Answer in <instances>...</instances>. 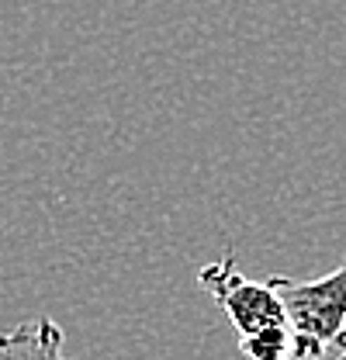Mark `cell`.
Instances as JSON below:
<instances>
[{"instance_id":"1","label":"cell","mask_w":346,"mask_h":360,"mask_svg":"<svg viewBox=\"0 0 346 360\" xmlns=\"http://www.w3.org/2000/svg\"><path fill=\"white\" fill-rule=\"evenodd\" d=\"M198 284L229 315L239 347L250 360H291V322L270 281H250L236 267V253L225 250L218 264L198 270Z\"/></svg>"},{"instance_id":"2","label":"cell","mask_w":346,"mask_h":360,"mask_svg":"<svg viewBox=\"0 0 346 360\" xmlns=\"http://www.w3.org/2000/svg\"><path fill=\"white\" fill-rule=\"evenodd\" d=\"M291 322V360H322L346 322V260L319 281L267 277Z\"/></svg>"},{"instance_id":"3","label":"cell","mask_w":346,"mask_h":360,"mask_svg":"<svg viewBox=\"0 0 346 360\" xmlns=\"http://www.w3.org/2000/svg\"><path fill=\"white\" fill-rule=\"evenodd\" d=\"M66 333L52 319H32L0 333V360H73L63 354Z\"/></svg>"},{"instance_id":"4","label":"cell","mask_w":346,"mask_h":360,"mask_svg":"<svg viewBox=\"0 0 346 360\" xmlns=\"http://www.w3.org/2000/svg\"><path fill=\"white\" fill-rule=\"evenodd\" d=\"M322 360H346V322H343V329H340V336L333 340V347H329V354Z\"/></svg>"}]
</instances>
